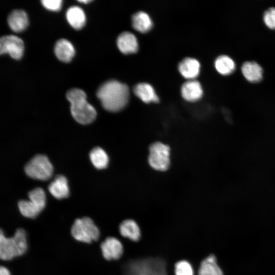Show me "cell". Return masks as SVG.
<instances>
[{
	"label": "cell",
	"instance_id": "6da1fadb",
	"mask_svg": "<svg viewBox=\"0 0 275 275\" xmlns=\"http://www.w3.org/2000/svg\"><path fill=\"white\" fill-rule=\"evenodd\" d=\"M97 96L107 111L118 112L127 104L129 98L128 86L116 80L104 82L98 89Z\"/></svg>",
	"mask_w": 275,
	"mask_h": 275
},
{
	"label": "cell",
	"instance_id": "7a4b0ae2",
	"mask_svg": "<svg viewBox=\"0 0 275 275\" xmlns=\"http://www.w3.org/2000/svg\"><path fill=\"white\" fill-rule=\"evenodd\" d=\"M66 97L71 104V115L77 122L88 124L94 120L96 110L87 102L84 91L77 88L70 89L67 92Z\"/></svg>",
	"mask_w": 275,
	"mask_h": 275
},
{
	"label": "cell",
	"instance_id": "3957f363",
	"mask_svg": "<svg viewBox=\"0 0 275 275\" xmlns=\"http://www.w3.org/2000/svg\"><path fill=\"white\" fill-rule=\"evenodd\" d=\"M28 248L25 231L21 228L16 230L13 236L7 237L1 230L0 232V257L3 260H11L23 255Z\"/></svg>",
	"mask_w": 275,
	"mask_h": 275
},
{
	"label": "cell",
	"instance_id": "277c9868",
	"mask_svg": "<svg viewBox=\"0 0 275 275\" xmlns=\"http://www.w3.org/2000/svg\"><path fill=\"white\" fill-rule=\"evenodd\" d=\"M124 275H167L166 264L159 258L130 260L124 267Z\"/></svg>",
	"mask_w": 275,
	"mask_h": 275
},
{
	"label": "cell",
	"instance_id": "5b68a950",
	"mask_svg": "<svg viewBox=\"0 0 275 275\" xmlns=\"http://www.w3.org/2000/svg\"><path fill=\"white\" fill-rule=\"evenodd\" d=\"M29 200H21L18 203L19 210L24 217L35 218L44 208L46 197L41 188H36L29 193Z\"/></svg>",
	"mask_w": 275,
	"mask_h": 275
},
{
	"label": "cell",
	"instance_id": "8992f818",
	"mask_svg": "<svg viewBox=\"0 0 275 275\" xmlns=\"http://www.w3.org/2000/svg\"><path fill=\"white\" fill-rule=\"evenodd\" d=\"M71 233L76 240L88 243L97 240L100 235L98 227L89 217L76 219L71 227Z\"/></svg>",
	"mask_w": 275,
	"mask_h": 275
},
{
	"label": "cell",
	"instance_id": "52a82bcc",
	"mask_svg": "<svg viewBox=\"0 0 275 275\" xmlns=\"http://www.w3.org/2000/svg\"><path fill=\"white\" fill-rule=\"evenodd\" d=\"M26 174L30 177L46 180L50 178L53 172V167L48 158L43 155L34 156L25 166Z\"/></svg>",
	"mask_w": 275,
	"mask_h": 275
},
{
	"label": "cell",
	"instance_id": "ba28073f",
	"mask_svg": "<svg viewBox=\"0 0 275 275\" xmlns=\"http://www.w3.org/2000/svg\"><path fill=\"white\" fill-rule=\"evenodd\" d=\"M149 163L153 169L159 171L167 170L170 165V148L162 143L157 142L151 145Z\"/></svg>",
	"mask_w": 275,
	"mask_h": 275
},
{
	"label": "cell",
	"instance_id": "9c48e42d",
	"mask_svg": "<svg viewBox=\"0 0 275 275\" xmlns=\"http://www.w3.org/2000/svg\"><path fill=\"white\" fill-rule=\"evenodd\" d=\"M24 44L22 40L14 35L3 36L0 39V53H8L11 58L18 60L23 54Z\"/></svg>",
	"mask_w": 275,
	"mask_h": 275
},
{
	"label": "cell",
	"instance_id": "30bf717a",
	"mask_svg": "<svg viewBox=\"0 0 275 275\" xmlns=\"http://www.w3.org/2000/svg\"><path fill=\"white\" fill-rule=\"evenodd\" d=\"M103 257L107 260H117L122 255L123 252L121 242L116 238L107 237L100 245Z\"/></svg>",
	"mask_w": 275,
	"mask_h": 275
},
{
	"label": "cell",
	"instance_id": "8fae6325",
	"mask_svg": "<svg viewBox=\"0 0 275 275\" xmlns=\"http://www.w3.org/2000/svg\"><path fill=\"white\" fill-rule=\"evenodd\" d=\"M181 93L185 100L193 102L198 100L202 97L203 91L201 84L198 80L191 79L182 85Z\"/></svg>",
	"mask_w": 275,
	"mask_h": 275
},
{
	"label": "cell",
	"instance_id": "7c38bea8",
	"mask_svg": "<svg viewBox=\"0 0 275 275\" xmlns=\"http://www.w3.org/2000/svg\"><path fill=\"white\" fill-rule=\"evenodd\" d=\"M117 46L121 52L130 54L136 52L139 48L137 39L134 35L128 32L121 33L118 37Z\"/></svg>",
	"mask_w": 275,
	"mask_h": 275
},
{
	"label": "cell",
	"instance_id": "4fadbf2b",
	"mask_svg": "<svg viewBox=\"0 0 275 275\" xmlns=\"http://www.w3.org/2000/svg\"><path fill=\"white\" fill-rule=\"evenodd\" d=\"M241 71L243 77L251 82H259L263 78V69L260 64L255 61L244 62L241 66Z\"/></svg>",
	"mask_w": 275,
	"mask_h": 275
},
{
	"label": "cell",
	"instance_id": "5bb4252c",
	"mask_svg": "<svg viewBox=\"0 0 275 275\" xmlns=\"http://www.w3.org/2000/svg\"><path fill=\"white\" fill-rule=\"evenodd\" d=\"M178 69L181 74L189 80L194 79L199 74L200 64L194 58H186L179 63Z\"/></svg>",
	"mask_w": 275,
	"mask_h": 275
},
{
	"label": "cell",
	"instance_id": "9a60e30c",
	"mask_svg": "<svg viewBox=\"0 0 275 275\" xmlns=\"http://www.w3.org/2000/svg\"><path fill=\"white\" fill-rule=\"evenodd\" d=\"M8 22L13 31L19 33L27 28L29 20L24 11L21 10H15L9 14Z\"/></svg>",
	"mask_w": 275,
	"mask_h": 275
},
{
	"label": "cell",
	"instance_id": "2e32d148",
	"mask_svg": "<svg viewBox=\"0 0 275 275\" xmlns=\"http://www.w3.org/2000/svg\"><path fill=\"white\" fill-rule=\"evenodd\" d=\"M48 190L56 199L67 198L69 196V189L66 178L63 175L57 176L49 185Z\"/></svg>",
	"mask_w": 275,
	"mask_h": 275
},
{
	"label": "cell",
	"instance_id": "e0dca14e",
	"mask_svg": "<svg viewBox=\"0 0 275 275\" xmlns=\"http://www.w3.org/2000/svg\"><path fill=\"white\" fill-rule=\"evenodd\" d=\"M54 52L59 60L64 62H69L74 57L75 50L69 41L61 39L56 43Z\"/></svg>",
	"mask_w": 275,
	"mask_h": 275
},
{
	"label": "cell",
	"instance_id": "ac0fdd59",
	"mask_svg": "<svg viewBox=\"0 0 275 275\" xmlns=\"http://www.w3.org/2000/svg\"><path fill=\"white\" fill-rule=\"evenodd\" d=\"M134 94L143 102L150 103L157 102L159 98L154 89L149 84L145 82L139 83L133 88Z\"/></svg>",
	"mask_w": 275,
	"mask_h": 275
},
{
	"label": "cell",
	"instance_id": "d6986e66",
	"mask_svg": "<svg viewBox=\"0 0 275 275\" xmlns=\"http://www.w3.org/2000/svg\"><path fill=\"white\" fill-rule=\"evenodd\" d=\"M198 275H224L223 271L217 264L215 256L209 255L202 261Z\"/></svg>",
	"mask_w": 275,
	"mask_h": 275
},
{
	"label": "cell",
	"instance_id": "ffe728a7",
	"mask_svg": "<svg viewBox=\"0 0 275 275\" xmlns=\"http://www.w3.org/2000/svg\"><path fill=\"white\" fill-rule=\"evenodd\" d=\"M119 231L122 236L136 241L141 237V231L138 224L132 219H126L121 223Z\"/></svg>",
	"mask_w": 275,
	"mask_h": 275
},
{
	"label": "cell",
	"instance_id": "44dd1931",
	"mask_svg": "<svg viewBox=\"0 0 275 275\" xmlns=\"http://www.w3.org/2000/svg\"><path fill=\"white\" fill-rule=\"evenodd\" d=\"M214 67L218 73L226 76L232 74L235 71L236 64L232 58L229 56L223 54L215 59Z\"/></svg>",
	"mask_w": 275,
	"mask_h": 275
},
{
	"label": "cell",
	"instance_id": "7402d4cb",
	"mask_svg": "<svg viewBox=\"0 0 275 275\" xmlns=\"http://www.w3.org/2000/svg\"><path fill=\"white\" fill-rule=\"evenodd\" d=\"M152 25L151 18L145 12L140 11L132 16V25L138 32L146 33L151 30Z\"/></svg>",
	"mask_w": 275,
	"mask_h": 275
},
{
	"label": "cell",
	"instance_id": "603a6c76",
	"mask_svg": "<svg viewBox=\"0 0 275 275\" xmlns=\"http://www.w3.org/2000/svg\"><path fill=\"white\" fill-rule=\"evenodd\" d=\"M66 17L69 24L75 29H80L85 24V14L79 7L69 8L66 13Z\"/></svg>",
	"mask_w": 275,
	"mask_h": 275
},
{
	"label": "cell",
	"instance_id": "cb8c5ba5",
	"mask_svg": "<svg viewBox=\"0 0 275 275\" xmlns=\"http://www.w3.org/2000/svg\"><path fill=\"white\" fill-rule=\"evenodd\" d=\"M90 158L92 164L98 169L105 168L108 163L107 154L100 147H96L91 151Z\"/></svg>",
	"mask_w": 275,
	"mask_h": 275
},
{
	"label": "cell",
	"instance_id": "d4e9b609",
	"mask_svg": "<svg viewBox=\"0 0 275 275\" xmlns=\"http://www.w3.org/2000/svg\"><path fill=\"white\" fill-rule=\"evenodd\" d=\"M176 275H194V270L191 264L187 261L178 262L175 265Z\"/></svg>",
	"mask_w": 275,
	"mask_h": 275
},
{
	"label": "cell",
	"instance_id": "484cf974",
	"mask_svg": "<svg viewBox=\"0 0 275 275\" xmlns=\"http://www.w3.org/2000/svg\"><path fill=\"white\" fill-rule=\"evenodd\" d=\"M263 20L268 28L275 30V7L269 8L265 11Z\"/></svg>",
	"mask_w": 275,
	"mask_h": 275
},
{
	"label": "cell",
	"instance_id": "4316f807",
	"mask_svg": "<svg viewBox=\"0 0 275 275\" xmlns=\"http://www.w3.org/2000/svg\"><path fill=\"white\" fill-rule=\"evenodd\" d=\"M62 2L61 0H43L41 1V3L46 9L57 11L61 9Z\"/></svg>",
	"mask_w": 275,
	"mask_h": 275
},
{
	"label": "cell",
	"instance_id": "83f0119b",
	"mask_svg": "<svg viewBox=\"0 0 275 275\" xmlns=\"http://www.w3.org/2000/svg\"><path fill=\"white\" fill-rule=\"evenodd\" d=\"M0 275H11L9 270L4 266L0 268Z\"/></svg>",
	"mask_w": 275,
	"mask_h": 275
},
{
	"label": "cell",
	"instance_id": "f1b7e54d",
	"mask_svg": "<svg viewBox=\"0 0 275 275\" xmlns=\"http://www.w3.org/2000/svg\"><path fill=\"white\" fill-rule=\"evenodd\" d=\"M79 2L80 3H88L89 2H90L91 1H89V0H81V1H79Z\"/></svg>",
	"mask_w": 275,
	"mask_h": 275
}]
</instances>
